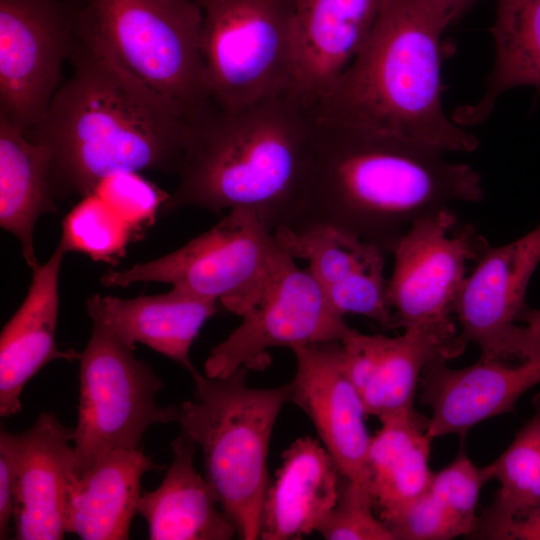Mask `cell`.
Masks as SVG:
<instances>
[{
	"mask_svg": "<svg viewBox=\"0 0 540 540\" xmlns=\"http://www.w3.org/2000/svg\"><path fill=\"white\" fill-rule=\"evenodd\" d=\"M69 60L72 75L27 133L51 153L55 197L83 198L121 171L177 173L189 118L79 24Z\"/></svg>",
	"mask_w": 540,
	"mask_h": 540,
	"instance_id": "obj_1",
	"label": "cell"
},
{
	"mask_svg": "<svg viewBox=\"0 0 540 540\" xmlns=\"http://www.w3.org/2000/svg\"><path fill=\"white\" fill-rule=\"evenodd\" d=\"M318 121L288 93L189 119L175 190L160 216L184 207L245 208L273 232L306 222Z\"/></svg>",
	"mask_w": 540,
	"mask_h": 540,
	"instance_id": "obj_2",
	"label": "cell"
},
{
	"mask_svg": "<svg viewBox=\"0 0 540 540\" xmlns=\"http://www.w3.org/2000/svg\"><path fill=\"white\" fill-rule=\"evenodd\" d=\"M453 22L442 0H384L367 41L313 109L316 118L443 153L475 151L478 138L442 104L441 37Z\"/></svg>",
	"mask_w": 540,
	"mask_h": 540,
	"instance_id": "obj_3",
	"label": "cell"
},
{
	"mask_svg": "<svg viewBox=\"0 0 540 540\" xmlns=\"http://www.w3.org/2000/svg\"><path fill=\"white\" fill-rule=\"evenodd\" d=\"M317 121L306 222L332 224L386 254L419 217L484 197L480 173L441 151Z\"/></svg>",
	"mask_w": 540,
	"mask_h": 540,
	"instance_id": "obj_4",
	"label": "cell"
},
{
	"mask_svg": "<svg viewBox=\"0 0 540 540\" xmlns=\"http://www.w3.org/2000/svg\"><path fill=\"white\" fill-rule=\"evenodd\" d=\"M248 369L224 378L192 376L193 398L179 407L181 432L199 446L205 477L243 540L260 537V514L269 483L267 457L275 422L290 400V383L248 386Z\"/></svg>",
	"mask_w": 540,
	"mask_h": 540,
	"instance_id": "obj_5",
	"label": "cell"
},
{
	"mask_svg": "<svg viewBox=\"0 0 540 540\" xmlns=\"http://www.w3.org/2000/svg\"><path fill=\"white\" fill-rule=\"evenodd\" d=\"M76 1L79 26L189 119L213 105L205 83L198 0Z\"/></svg>",
	"mask_w": 540,
	"mask_h": 540,
	"instance_id": "obj_6",
	"label": "cell"
},
{
	"mask_svg": "<svg viewBox=\"0 0 540 540\" xmlns=\"http://www.w3.org/2000/svg\"><path fill=\"white\" fill-rule=\"evenodd\" d=\"M201 55L213 105L237 108L287 93L296 63L291 0H198Z\"/></svg>",
	"mask_w": 540,
	"mask_h": 540,
	"instance_id": "obj_7",
	"label": "cell"
},
{
	"mask_svg": "<svg viewBox=\"0 0 540 540\" xmlns=\"http://www.w3.org/2000/svg\"><path fill=\"white\" fill-rule=\"evenodd\" d=\"M288 256L253 211L234 208L213 228L179 249L122 271H107L100 281L105 287L167 283L221 302L241 316L258 300Z\"/></svg>",
	"mask_w": 540,
	"mask_h": 540,
	"instance_id": "obj_8",
	"label": "cell"
},
{
	"mask_svg": "<svg viewBox=\"0 0 540 540\" xmlns=\"http://www.w3.org/2000/svg\"><path fill=\"white\" fill-rule=\"evenodd\" d=\"M131 348L99 323L80 353L78 419L73 429L75 477L102 455L136 449L154 424L178 421L179 407L156 401L163 382Z\"/></svg>",
	"mask_w": 540,
	"mask_h": 540,
	"instance_id": "obj_9",
	"label": "cell"
},
{
	"mask_svg": "<svg viewBox=\"0 0 540 540\" xmlns=\"http://www.w3.org/2000/svg\"><path fill=\"white\" fill-rule=\"evenodd\" d=\"M77 36L76 0H0V115L26 133L39 124Z\"/></svg>",
	"mask_w": 540,
	"mask_h": 540,
	"instance_id": "obj_10",
	"label": "cell"
},
{
	"mask_svg": "<svg viewBox=\"0 0 540 540\" xmlns=\"http://www.w3.org/2000/svg\"><path fill=\"white\" fill-rule=\"evenodd\" d=\"M242 321L210 352L204 363L208 377L224 378L239 368L261 370L268 350L341 341L351 329L307 271L288 256Z\"/></svg>",
	"mask_w": 540,
	"mask_h": 540,
	"instance_id": "obj_11",
	"label": "cell"
},
{
	"mask_svg": "<svg viewBox=\"0 0 540 540\" xmlns=\"http://www.w3.org/2000/svg\"><path fill=\"white\" fill-rule=\"evenodd\" d=\"M448 207L416 219L396 242L387 296L397 328L451 321L469 261L489 247Z\"/></svg>",
	"mask_w": 540,
	"mask_h": 540,
	"instance_id": "obj_12",
	"label": "cell"
},
{
	"mask_svg": "<svg viewBox=\"0 0 540 540\" xmlns=\"http://www.w3.org/2000/svg\"><path fill=\"white\" fill-rule=\"evenodd\" d=\"M540 263V224L505 245L489 246L466 276L453 307L462 340L488 359L520 360L540 354V338L516 324Z\"/></svg>",
	"mask_w": 540,
	"mask_h": 540,
	"instance_id": "obj_13",
	"label": "cell"
},
{
	"mask_svg": "<svg viewBox=\"0 0 540 540\" xmlns=\"http://www.w3.org/2000/svg\"><path fill=\"white\" fill-rule=\"evenodd\" d=\"M388 337L350 329L341 340L346 374L367 415L381 418L414 407L425 366L461 355L466 347L453 320L422 324Z\"/></svg>",
	"mask_w": 540,
	"mask_h": 540,
	"instance_id": "obj_14",
	"label": "cell"
},
{
	"mask_svg": "<svg viewBox=\"0 0 540 540\" xmlns=\"http://www.w3.org/2000/svg\"><path fill=\"white\" fill-rule=\"evenodd\" d=\"M293 259L308 262L307 271L342 316L357 314L385 330L395 328L384 278L385 253L376 245L322 221H308L273 231Z\"/></svg>",
	"mask_w": 540,
	"mask_h": 540,
	"instance_id": "obj_15",
	"label": "cell"
},
{
	"mask_svg": "<svg viewBox=\"0 0 540 540\" xmlns=\"http://www.w3.org/2000/svg\"><path fill=\"white\" fill-rule=\"evenodd\" d=\"M292 351L297 368L289 382V401L308 416L342 476L371 492L367 414L346 374L341 341L314 343Z\"/></svg>",
	"mask_w": 540,
	"mask_h": 540,
	"instance_id": "obj_16",
	"label": "cell"
},
{
	"mask_svg": "<svg viewBox=\"0 0 540 540\" xmlns=\"http://www.w3.org/2000/svg\"><path fill=\"white\" fill-rule=\"evenodd\" d=\"M444 359L429 362L420 377L422 404L431 407L428 433L464 437L476 424L513 412L517 400L540 383V354L520 360L480 357L451 369Z\"/></svg>",
	"mask_w": 540,
	"mask_h": 540,
	"instance_id": "obj_17",
	"label": "cell"
},
{
	"mask_svg": "<svg viewBox=\"0 0 540 540\" xmlns=\"http://www.w3.org/2000/svg\"><path fill=\"white\" fill-rule=\"evenodd\" d=\"M296 63L287 92L314 109L367 41L384 0H291Z\"/></svg>",
	"mask_w": 540,
	"mask_h": 540,
	"instance_id": "obj_18",
	"label": "cell"
},
{
	"mask_svg": "<svg viewBox=\"0 0 540 540\" xmlns=\"http://www.w3.org/2000/svg\"><path fill=\"white\" fill-rule=\"evenodd\" d=\"M17 443L13 538L63 539L69 486L75 477L73 429L54 412H42L28 430L17 433Z\"/></svg>",
	"mask_w": 540,
	"mask_h": 540,
	"instance_id": "obj_19",
	"label": "cell"
},
{
	"mask_svg": "<svg viewBox=\"0 0 540 540\" xmlns=\"http://www.w3.org/2000/svg\"><path fill=\"white\" fill-rule=\"evenodd\" d=\"M60 240L48 261L35 268L27 295L0 335V416L22 409L27 382L54 360H79L80 353L58 348L55 333L59 310L58 282L63 257Z\"/></svg>",
	"mask_w": 540,
	"mask_h": 540,
	"instance_id": "obj_20",
	"label": "cell"
},
{
	"mask_svg": "<svg viewBox=\"0 0 540 540\" xmlns=\"http://www.w3.org/2000/svg\"><path fill=\"white\" fill-rule=\"evenodd\" d=\"M341 478L319 439L297 438L266 488L259 539L298 540L317 532L337 501Z\"/></svg>",
	"mask_w": 540,
	"mask_h": 540,
	"instance_id": "obj_21",
	"label": "cell"
},
{
	"mask_svg": "<svg viewBox=\"0 0 540 540\" xmlns=\"http://www.w3.org/2000/svg\"><path fill=\"white\" fill-rule=\"evenodd\" d=\"M93 322L99 323L127 346L141 343L170 358L192 376L199 371L190 349L206 321L217 312V302L177 288L168 292L122 299L95 294L86 302Z\"/></svg>",
	"mask_w": 540,
	"mask_h": 540,
	"instance_id": "obj_22",
	"label": "cell"
},
{
	"mask_svg": "<svg viewBox=\"0 0 540 540\" xmlns=\"http://www.w3.org/2000/svg\"><path fill=\"white\" fill-rule=\"evenodd\" d=\"M164 467L142 449H115L99 457L69 486L66 532L83 540H126L141 498V479Z\"/></svg>",
	"mask_w": 540,
	"mask_h": 540,
	"instance_id": "obj_23",
	"label": "cell"
},
{
	"mask_svg": "<svg viewBox=\"0 0 540 540\" xmlns=\"http://www.w3.org/2000/svg\"><path fill=\"white\" fill-rule=\"evenodd\" d=\"M195 442L181 433L161 484L142 493L138 514L151 540H229L236 529L206 477L194 467Z\"/></svg>",
	"mask_w": 540,
	"mask_h": 540,
	"instance_id": "obj_24",
	"label": "cell"
},
{
	"mask_svg": "<svg viewBox=\"0 0 540 540\" xmlns=\"http://www.w3.org/2000/svg\"><path fill=\"white\" fill-rule=\"evenodd\" d=\"M51 172L49 149L0 115V225L17 238L32 271L40 265L34 248L36 223L57 211Z\"/></svg>",
	"mask_w": 540,
	"mask_h": 540,
	"instance_id": "obj_25",
	"label": "cell"
},
{
	"mask_svg": "<svg viewBox=\"0 0 540 540\" xmlns=\"http://www.w3.org/2000/svg\"><path fill=\"white\" fill-rule=\"evenodd\" d=\"M382 426L371 436L367 465L378 517L404 509L428 487L431 442L429 418L414 407L379 418Z\"/></svg>",
	"mask_w": 540,
	"mask_h": 540,
	"instance_id": "obj_26",
	"label": "cell"
},
{
	"mask_svg": "<svg viewBox=\"0 0 540 540\" xmlns=\"http://www.w3.org/2000/svg\"><path fill=\"white\" fill-rule=\"evenodd\" d=\"M486 483L478 468L461 449L454 460L433 472L426 490L404 509L382 522L395 540H449L471 536L476 508Z\"/></svg>",
	"mask_w": 540,
	"mask_h": 540,
	"instance_id": "obj_27",
	"label": "cell"
},
{
	"mask_svg": "<svg viewBox=\"0 0 540 540\" xmlns=\"http://www.w3.org/2000/svg\"><path fill=\"white\" fill-rule=\"evenodd\" d=\"M490 32L495 59L486 91L478 102L455 109L451 116L462 127L483 123L507 90L540 87V0H496Z\"/></svg>",
	"mask_w": 540,
	"mask_h": 540,
	"instance_id": "obj_28",
	"label": "cell"
},
{
	"mask_svg": "<svg viewBox=\"0 0 540 540\" xmlns=\"http://www.w3.org/2000/svg\"><path fill=\"white\" fill-rule=\"evenodd\" d=\"M533 408L507 449L481 468L486 482L497 480L499 489L478 517L472 538L495 539L507 524L540 503V394L533 397Z\"/></svg>",
	"mask_w": 540,
	"mask_h": 540,
	"instance_id": "obj_29",
	"label": "cell"
},
{
	"mask_svg": "<svg viewBox=\"0 0 540 540\" xmlns=\"http://www.w3.org/2000/svg\"><path fill=\"white\" fill-rule=\"evenodd\" d=\"M134 231L95 193L87 195L62 223L60 240L69 252L77 251L105 263L122 256Z\"/></svg>",
	"mask_w": 540,
	"mask_h": 540,
	"instance_id": "obj_30",
	"label": "cell"
},
{
	"mask_svg": "<svg viewBox=\"0 0 540 540\" xmlns=\"http://www.w3.org/2000/svg\"><path fill=\"white\" fill-rule=\"evenodd\" d=\"M374 508L372 493L342 476L337 501L317 532L327 540H395Z\"/></svg>",
	"mask_w": 540,
	"mask_h": 540,
	"instance_id": "obj_31",
	"label": "cell"
},
{
	"mask_svg": "<svg viewBox=\"0 0 540 540\" xmlns=\"http://www.w3.org/2000/svg\"><path fill=\"white\" fill-rule=\"evenodd\" d=\"M93 193L134 232L143 230L155 221L168 197V194L134 171H121L103 178Z\"/></svg>",
	"mask_w": 540,
	"mask_h": 540,
	"instance_id": "obj_32",
	"label": "cell"
},
{
	"mask_svg": "<svg viewBox=\"0 0 540 540\" xmlns=\"http://www.w3.org/2000/svg\"><path fill=\"white\" fill-rule=\"evenodd\" d=\"M18 475L17 433L0 432V539L11 538Z\"/></svg>",
	"mask_w": 540,
	"mask_h": 540,
	"instance_id": "obj_33",
	"label": "cell"
},
{
	"mask_svg": "<svg viewBox=\"0 0 540 540\" xmlns=\"http://www.w3.org/2000/svg\"><path fill=\"white\" fill-rule=\"evenodd\" d=\"M495 540H540V503L507 524Z\"/></svg>",
	"mask_w": 540,
	"mask_h": 540,
	"instance_id": "obj_34",
	"label": "cell"
},
{
	"mask_svg": "<svg viewBox=\"0 0 540 540\" xmlns=\"http://www.w3.org/2000/svg\"><path fill=\"white\" fill-rule=\"evenodd\" d=\"M517 322L525 325L535 336L540 338V309L525 306L520 312Z\"/></svg>",
	"mask_w": 540,
	"mask_h": 540,
	"instance_id": "obj_35",
	"label": "cell"
},
{
	"mask_svg": "<svg viewBox=\"0 0 540 540\" xmlns=\"http://www.w3.org/2000/svg\"><path fill=\"white\" fill-rule=\"evenodd\" d=\"M449 8L453 20H457L465 12H467L471 6L476 3L477 0H442Z\"/></svg>",
	"mask_w": 540,
	"mask_h": 540,
	"instance_id": "obj_36",
	"label": "cell"
}]
</instances>
